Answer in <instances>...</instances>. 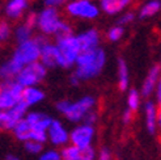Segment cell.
I'll use <instances>...</instances> for the list:
<instances>
[{"label": "cell", "instance_id": "12", "mask_svg": "<svg viewBox=\"0 0 161 160\" xmlns=\"http://www.w3.org/2000/svg\"><path fill=\"white\" fill-rule=\"evenodd\" d=\"M39 62H41L46 68H54L56 66H59V53H58L56 43H51L47 41L42 45Z\"/></svg>", "mask_w": 161, "mask_h": 160}, {"label": "cell", "instance_id": "1", "mask_svg": "<svg viewBox=\"0 0 161 160\" xmlns=\"http://www.w3.org/2000/svg\"><path fill=\"white\" fill-rule=\"evenodd\" d=\"M106 63V54L101 47L93 50L81 51L79 55L75 65V75L80 79V82L94 79L101 74V71L105 67Z\"/></svg>", "mask_w": 161, "mask_h": 160}, {"label": "cell", "instance_id": "2", "mask_svg": "<svg viewBox=\"0 0 161 160\" xmlns=\"http://www.w3.org/2000/svg\"><path fill=\"white\" fill-rule=\"evenodd\" d=\"M96 99L93 96H84L77 101L60 100L56 102V110L64 116L69 122H83L85 116L94 110Z\"/></svg>", "mask_w": 161, "mask_h": 160}, {"label": "cell", "instance_id": "32", "mask_svg": "<svg viewBox=\"0 0 161 160\" xmlns=\"http://www.w3.org/2000/svg\"><path fill=\"white\" fill-rule=\"evenodd\" d=\"M43 4L46 7H51V8H59L64 4H67V0H43Z\"/></svg>", "mask_w": 161, "mask_h": 160}, {"label": "cell", "instance_id": "37", "mask_svg": "<svg viewBox=\"0 0 161 160\" xmlns=\"http://www.w3.org/2000/svg\"><path fill=\"white\" fill-rule=\"evenodd\" d=\"M69 84H72V85H79V84H80V79H79L75 74H72L71 77H69Z\"/></svg>", "mask_w": 161, "mask_h": 160}, {"label": "cell", "instance_id": "5", "mask_svg": "<svg viewBox=\"0 0 161 160\" xmlns=\"http://www.w3.org/2000/svg\"><path fill=\"white\" fill-rule=\"evenodd\" d=\"M63 20L58 8L45 7L38 13L37 17V28L43 36H56L63 25Z\"/></svg>", "mask_w": 161, "mask_h": 160}, {"label": "cell", "instance_id": "29", "mask_svg": "<svg viewBox=\"0 0 161 160\" xmlns=\"http://www.w3.org/2000/svg\"><path fill=\"white\" fill-rule=\"evenodd\" d=\"M9 37H11V26H9V24L5 22V21H2L0 22V41L4 42Z\"/></svg>", "mask_w": 161, "mask_h": 160}, {"label": "cell", "instance_id": "39", "mask_svg": "<svg viewBox=\"0 0 161 160\" xmlns=\"http://www.w3.org/2000/svg\"><path fill=\"white\" fill-rule=\"evenodd\" d=\"M4 160H20L17 156H14V155H7Z\"/></svg>", "mask_w": 161, "mask_h": 160}, {"label": "cell", "instance_id": "20", "mask_svg": "<svg viewBox=\"0 0 161 160\" xmlns=\"http://www.w3.org/2000/svg\"><path fill=\"white\" fill-rule=\"evenodd\" d=\"M130 84V72L125 59H118V88L120 91H126Z\"/></svg>", "mask_w": 161, "mask_h": 160}, {"label": "cell", "instance_id": "40", "mask_svg": "<svg viewBox=\"0 0 161 160\" xmlns=\"http://www.w3.org/2000/svg\"><path fill=\"white\" fill-rule=\"evenodd\" d=\"M160 67H161V66H160Z\"/></svg>", "mask_w": 161, "mask_h": 160}, {"label": "cell", "instance_id": "19", "mask_svg": "<svg viewBox=\"0 0 161 160\" xmlns=\"http://www.w3.org/2000/svg\"><path fill=\"white\" fill-rule=\"evenodd\" d=\"M45 99V93L42 89H39L37 87H29V88H24V93H22V102L25 104L28 108L37 105V104L42 102Z\"/></svg>", "mask_w": 161, "mask_h": 160}, {"label": "cell", "instance_id": "10", "mask_svg": "<svg viewBox=\"0 0 161 160\" xmlns=\"http://www.w3.org/2000/svg\"><path fill=\"white\" fill-rule=\"evenodd\" d=\"M94 138V126L88 123H80L75 126L69 133L71 145L79 147L80 150L91 147Z\"/></svg>", "mask_w": 161, "mask_h": 160}, {"label": "cell", "instance_id": "17", "mask_svg": "<svg viewBox=\"0 0 161 160\" xmlns=\"http://www.w3.org/2000/svg\"><path fill=\"white\" fill-rule=\"evenodd\" d=\"M144 116H146V126L147 130L151 134H155L156 130L158 129L157 123V117H158V109L156 108L155 102L147 101L144 105Z\"/></svg>", "mask_w": 161, "mask_h": 160}, {"label": "cell", "instance_id": "33", "mask_svg": "<svg viewBox=\"0 0 161 160\" xmlns=\"http://www.w3.org/2000/svg\"><path fill=\"white\" fill-rule=\"evenodd\" d=\"M97 113H96L94 110H92V111H89L86 116H85V118H84V121H83V123H88V125H94L96 123V121H97Z\"/></svg>", "mask_w": 161, "mask_h": 160}, {"label": "cell", "instance_id": "6", "mask_svg": "<svg viewBox=\"0 0 161 160\" xmlns=\"http://www.w3.org/2000/svg\"><path fill=\"white\" fill-rule=\"evenodd\" d=\"M24 87L20 85L16 80H4L0 88V109L8 110L22 100Z\"/></svg>", "mask_w": 161, "mask_h": 160}, {"label": "cell", "instance_id": "13", "mask_svg": "<svg viewBox=\"0 0 161 160\" xmlns=\"http://www.w3.org/2000/svg\"><path fill=\"white\" fill-rule=\"evenodd\" d=\"M160 79H161V67L160 66L151 67V70L148 71V74L143 82V85H142L140 93L143 97H149L152 93H155Z\"/></svg>", "mask_w": 161, "mask_h": 160}, {"label": "cell", "instance_id": "24", "mask_svg": "<svg viewBox=\"0 0 161 160\" xmlns=\"http://www.w3.org/2000/svg\"><path fill=\"white\" fill-rule=\"evenodd\" d=\"M62 160H81V150L74 145L64 146L60 151Z\"/></svg>", "mask_w": 161, "mask_h": 160}, {"label": "cell", "instance_id": "23", "mask_svg": "<svg viewBox=\"0 0 161 160\" xmlns=\"http://www.w3.org/2000/svg\"><path fill=\"white\" fill-rule=\"evenodd\" d=\"M31 31H33V28L29 26L26 22L21 24V25H19L17 28H16V30H14L16 41H17L19 43L29 41V39H31Z\"/></svg>", "mask_w": 161, "mask_h": 160}, {"label": "cell", "instance_id": "11", "mask_svg": "<svg viewBox=\"0 0 161 160\" xmlns=\"http://www.w3.org/2000/svg\"><path fill=\"white\" fill-rule=\"evenodd\" d=\"M47 137H49V140L51 145L56 147H64L69 142L68 130L58 119H53V123L50 125L49 130H47Z\"/></svg>", "mask_w": 161, "mask_h": 160}, {"label": "cell", "instance_id": "25", "mask_svg": "<svg viewBox=\"0 0 161 160\" xmlns=\"http://www.w3.org/2000/svg\"><path fill=\"white\" fill-rule=\"evenodd\" d=\"M140 94L136 89H130L127 93V108L131 110H138L140 106Z\"/></svg>", "mask_w": 161, "mask_h": 160}, {"label": "cell", "instance_id": "22", "mask_svg": "<svg viewBox=\"0 0 161 160\" xmlns=\"http://www.w3.org/2000/svg\"><path fill=\"white\" fill-rule=\"evenodd\" d=\"M160 9H161V3L158 2V0H149V2H147L140 8L139 17L140 19L152 17V16H155Z\"/></svg>", "mask_w": 161, "mask_h": 160}, {"label": "cell", "instance_id": "16", "mask_svg": "<svg viewBox=\"0 0 161 160\" xmlns=\"http://www.w3.org/2000/svg\"><path fill=\"white\" fill-rule=\"evenodd\" d=\"M28 4H29V0H8L4 8L5 16L11 20L20 19L28 8Z\"/></svg>", "mask_w": 161, "mask_h": 160}, {"label": "cell", "instance_id": "8", "mask_svg": "<svg viewBox=\"0 0 161 160\" xmlns=\"http://www.w3.org/2000/svg\"><path fill=\"white\" fill-rule=\"evenodd\" d=\"M66 12L76 19L93 20L98 17L100 9L91 0H71L66 4Z\"/></svg>", "mask_w": 161, "mask_h": 160}, {"label": "cell", "instance_id": "28", "mask_svg": "<svg viewBox=\"0 0 161 160\" xmlns=\"http://www.w3.org/2000/svg\"><path fill=\"white\" fill-rule=\"evenodd\" d=\"M38 160H62L60 151H56V150H47V151H43Z\"/></svg>", "mask_w": 161, "mask_h": 160}, {"label": "cell", "instance_id": "38", "mask_svg": "<svg viewBox=\"0 0 161 160\" xmlns=\"http://www.w3.org/2000/svg\"><path fill=\"white\" fill-rule=\"evenodd\" d=\"M157 123H158V129L161 131V106L158 108V117H157Z\"/></svg>", "mask_w": 161, "mask_h": 160}, {"label": "cell", "instance_id": "34", "mask_svg": "<svg viewBox=\"0 0 161 160\" xmlns=\"http://www.w3.org/2000/svg\"><path fill=\"white\" fill-rule=\"evenodd\" d=\"M132 117H134V110H131V109H126L125 111H123V116H122V119H123V122L125 123H130L131 121H132Z\"/></svg>", "mask_w": 161, "mask_h": 160}, {"label": "cell", "instance_id": "9", "mask_svg": "<svg viewBox=\"0 0 161 160\" xmlns=\"http://www.w3.org/2000/svg\"><path fill=\"white\" fill-rule=\"evenodd\" d=\"M26 111L28 106L22 101L8 110H2V113H0V126H2V129L7 131H12L14 126L26 117Z\"/></svg>", "mask_w": 161, "mask_h": 160}, {"label": "cell", "instance_id": "27", "mask_svg": "<svg viewBox=\"0 0 161 160\" xmlns=\"http://www.w3.org/2000/svg\"><path fill=\"white\" fill-rule=\"evenodd\" d=\"M42 146L43 143H39V142H36V140H26L24 142V148L26 150V152L31 154V155H37L42 151Z\"/></svg>", "mask_w": 161, "mask_h": 160}, {"label": "cell", "instance_id": "26", "mask_svg": "<svg viewBox=\"0 0 161 160\" xmlns=\"http://www.w3.org/2000/svg\"><path fill=\"white\" fill-rule=\"evenodd\" d=\"M125 34V29L123 26H120V25H115V26H113L108 30V33H106V38L109 39V41L111 42H118L120 38L123 37Z\"/></svg>", "mask_w": 161, "mask_h": 160}, {"label": "cell", "instance_id": "15", "mask_svg": "<svg viewBox=\"0 0 161 160\" xmlns=\"http://www.w3.org/2000/svg\"><path fill=\"white\" fill-rule=\"evenodd\" d=\"M77 39L81 46V51L93 50L100 47V33L96 29H86L77 34Z\"/></svg>", "mask_w": 161, "mask_h": 160}, {"label": "cell", "instance_id": "18", "mask_svg": "<svg viewBox=\"0 0 161 160\" xmlns=\"http://www.w3.org/2000/svg\"><path fill=\"white\" fill-rule=\"evenodd\" d=\"M132 0H100V9L106 14H118L131 4Z\"/></svg>", "mask_w": 161, "mask_h": 160}, {"label": "cell", "instance_id": "21", "mask_svg": "<svg viewBox=\"0 0 161 160\" xmlns=\"http://www.w3.org/2000/svg\"><path fill=\"white\" fill-rule=\"evenodd\" d=\"M31 131L33 129L30 127V125L28 123V121L25 118L20 121L17 125L14 126V129L12 130L13 135L16 139H19L21 142H26V140H30V137H31Z\"/></svg>", "mask_w": 161, "mask_h": 160}, {"label": "cell", "instance_id": "7", "mask_svg": "<svg viewBox=\"0 0 161 160\" xmlns=\"http://www.w3.org/2000/svg\"><path fill=\"white\" fill-rule=\"evenodd\" d=\"M46 74H47V68L41 62H36L24 67L14 80L24 88L37 87L46 77Z\"/></svg>", "mask_w": 161, "mask_h": 160}, {"label": "cell", "instance_id": "30", "mask_svg": "<svg viewBox=\"0 0 161 160\" xmlns=\"http://www.w3.org/2000/svg\"><path fill=\"white\" fill-rule=\"evenodd\" d=\"M134 19H135V14H134L132 12H126V13H123V14L119 17V20H118V25H120V26L127 25V24L132 22Z\"/></svg>", "mask_w": 161, "mask_h": 160}, {"label": "cell", "instance_id": "14", "mask_svg": "<svg viewBox=\"0 0 161 160\" xmlns=\"http://www.w3.org/2000/svg\"><path fill=\"white\" fill-rule=\"evenodd\" d=\"M25 119L28 121L31 129L38 131H47L50 125L53 123V118L49 114L41 113V111H30V113L26 114Z\"/></svg>", "mask_w": 161, "mask_h": 160}, {"label": "cell", "instance_id": "35", "mask_svg": "<svg viewBox=\"0 0 161 160\" xmlns=\"http://www.w3.org/2000/svg\"><path fill=\"white\" fill-rule=\"evenodd\" d=\"M98 160H113L111 159V154L108 148H102L100 151V155H98Z\"/></svg>", "mask_w": 161, "mask_h": 160}, {"label": "cell", "instance_id": "4", "mask_svg": "<svg viewBox=\"0 0 161 160\" xmlns=\"http://www.w3.org/2000/svg\"><path fill=\"white\" fill-rule=\"evenodd\" d=\"M56 47L59 53V67L69 68L76 65L79 55L81 54V46L77 36H66L56 38Z\"/></svg>", "mask_w": 161, "mask_h": 160}, {"label": "cell", "instance_id": "36", "mask_svg": "<svg viewBox=\"0 0 161 160\" xmlns=\"http://www.w3.org/2000/svg\"><path fill=\"white\" fill-rule=\"evenodd\" d=\"M155 96H156V101L158 104V106H161V79H160V82L157 84V88L155 91Z\"/></svg>", "mask_w": 161, "mask_h": 160}, {"label": "cell", "instance_id": "31", "mask_svg": "<svg viewBox=\"0 0 161 160\" xmlns=\"http://www.w3.org/2000/svg\"><path fill=\"white\" fill-rule=\"evenodd\" d=\"M94 159H96V151L92 146L81 150V160H94Z\"/></svg>", "mask_w": 161, "mask_h": 160}, {"label": "cell", "instance_id": "3", "mask_svg": "<svg viewBox=\"0 0 161 160\" xmlns=\"http://www.w3.org/2000/svg\"><path fill=\"white\" fill-rule=\"evenodd\" d=\"M45 42H47V39L43 36H38L36 38L29 39V41L19 43V46L13 51L11 59L14 63H17L21 68H24L28 65H31V63L39 62L41 49Z\"/></svg>", "mask_w": 161, "mask_h": 160}]
</instances>
